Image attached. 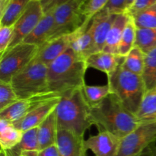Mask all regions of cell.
Here are the masks:
<instances>
[{"instance_id":"6da1fadb","label":"cell","mask_w":156,"mask_h":156,"mask_svg":"<svg viewBox=\"0 0 156 156\" xmlns=\"http://www.w3.org/2000/svg\"><path fill=\"white\" fill-rule=\"evenodd\" d=\"M87 69L86 60L69 48L48 66L49 91L62 96L81 89Z\"/></svg>"},{"instance_id":"7a4b0ae2","label":"cell","mask_w":156,"mask_h":156,"mask_svg":"<svg viewBox=\"0 0 156 156\" xmlns=\"http://www.w3.org/2000/svg\"><path fill=\"white\" fill-rule=\"evenodd\" d=\"M91 116L99 132L108 131L120 140L141 123L114 94H110L101 102L91 107Z\"/></svg>"},{"instance_id":"3957f363","label":"cell","mask_w":156,"mask_h":156,"mask_svg":"<svg viewBox=\"0 0 156 156\" xmlns=\"http://www.w3.org/2000/svg\"><path fill=\"white\" fill-rule=\"evenodd\" d=\"M58 129H67L80 136L94 125L91 116V107L81 89L75 90L61 96L56 108Z\"/></svg>"},{"instance_id":"277c9868","label":"cell","mask_w":156,"mask_h":156,"mask_svg":"<svg viewBox=\"0 0 156 156\" xmlns=\"http://www.w3.org/2000/svg\"><path fill=\"white\" fill-rule=\"evenodd\" d=\"M108 81L111 94L116 95L123 106L136 115L146 92L142 76L128 71L121 63L108 76Z\"/></svg>"},{"instance_id":"5b68a950","label":"cell","mask_w":156,"mask_h":156,"mask_svg":"<svg viewBox=\"0 0 156 156\" xmlns=\"http://www.w3.org/2000/svg\"><path fill=\"white\" fill-rule=\"evenodd\" d=\"M48 66L34 59L25 68L12 77L11 84L19 99L47 92Z\"/></svg>"},{"instance_id":"8992f818","label":"cell","mask_w":156,"mask_h":156,"mask_svg":"<svg viewBox=\"0 0 156 156\" xmlns=\"http://www.w3.org/2000/svg\"><path fill=\"white\" fill-rule=\"evenodd\" d=\"M39 47L21 43L8 49L0 56V81L10 82L12 77L35 59Z\"/></svg>"},{"instance_id":"52a82bcc","label":"cell","mask_w":156,"mask_h":156,"mask_svg":"<svg viewBox=\"0 0 156 156\" xmlns=\"http://www.w3.org/2000/svg\"><path fill=\"white\" fill-rule=\"evenodd\" d=\"M85 1L69 0L53 9L54 27L51 39L73 33L85 22L82 15V6Z\"/></svg>"},{"instance_id":"ba28073f","label":"cell","mask_w":156,"mask_h":156,"mask_svg":"<svg viewBox=\"0 0 156 156\" xmlns=\"http://www.w3.org/2000/svg\"><path fill=\"white\" fill-rule=\"evenodd\" d=\"M156 141V121L143 122L120 140L117 156H136Z\"/></svg>"},{"instance_id":"9c48e42d","label":"cell","mask_w":156,"mask_h":156,"mask_svg":"<svg viewBox=\"0 0 156 156\" xmlns=\"http://www.w3.org/2000/svg\"><path fill=\"white\" fill-rule=\"evenodd\" d=\"M44 15V11L40 0H32L24 13L14 24L13 36L9 48L24 42L25 38L36 27Z\"/></svg>"},{"instance_id":"30bf717a","label":"cell","mask_w":156,"mask_h":156,"mask_svg":"<svg viewBox=\"0 0 156 156\" xmlns=\"http://www.w3.org/2000/svg\"><path fill=\"white\" fill-rule=\"evenodd\" d=\"M59 94L52 91L41 93L27 98L20 99L15 104L0 111V119L14 123L27 115L43 104L59 97Z\"/></svg>"},{"instance_id":"8fae6325","label":"cell","mask_w":156,"mask_h":156,"mask_svg":"<svg viewBox=\"0 0 156 156\" xmlns=\"http://www.w3.org/2000/svg\"><path fill=\"white\" fill-rule=\"evenodd\" d=\"M120 139L108 131H100L97 135L85 140L87 150H91L95 156H117Z\"/></svg>"},{"instance_id":"7c38bea8","label":"cell","mask_w":156,"mask_h":156,"mask_svg":"<svg viewBox=\"0 0 156 156\" xmlns=\"http://www.w3.org/2000/svg\"><path fill=\"white\" fill-rule=\"evenodd\" d=\"M117 14H112L103 9L94 15L91 21V29L94 37L92 54L102 51L106 44V40L111 26Z\"/></svg>"},{"instance_id":"4fadbf2b","label":"cell","mask_w":156,"mask_h":156,"mask_svg":"<svg viewBox=\"0 0 156 156\" xmlns=\"http://www.w3.org/2000/svg\"><path fill=\"white\" fill-rule=\"evenodd\" d=\"M84 136L64 129H58L56 146L59 156H87Z\"/></svg>"},{"instance_id":"5bb4252c","label":"cell","mask_w":156,"mask_h":156,"mask_svg":"<svg viewBox=\"0 0 156 156\" xmlns=\"http://www.w3.org/2000/svg\"><path fill=\"white\" fill-rule=\"evenodd\" d=\"M72 33L50 40L40 46L34 59L49 66L54 60L69 49Z\"/></svg>"},{"instance_id":"9a60e30c","label":"cell","mask_w":156,"mask_h":156,"mask_svg":"<svg viewBox=\"0 0 156 156\" xmlns=\"http://www.w3.org/2000/svg\"><path fill=\"white\" fill-rule=\"evenodd\" d=\"M60 99L61 96H59L43 104L24 117L12 123L17 129L22 132L38 127L45 119L56 110Z\"/></svg>"},{"instance_id":"2e32d148","label":"cell","mask_w":156,"mask_h":156,"mask_svg":"<svg viewBox=\"0 0 156 156\" xmlns=\"http://www.w3.org/2000/svg\"><path fill=\"white\" fill-rule=\"evenodd\" d=\"M91 21H85L80 27L72 33L69 48L75 53L85 60L92 54L94 37L91 29Z\"/></svg>"},{"instance_id":"e0dca14e","label":"cell","mask_w":156,"mask_h":156,"mask_svg":"<svg viewBox=\"0 0 156 156\" xmlns=\"http://www.w3.org/2000/svg\"><path fill=\"white\" fill-rule=\"evenodd\" d=\"M54 27V16L53 10L45 12L44 16L39 21L33 31L25 38L24 43L34 45H43L44 43L50 41L53 34Z\"/></svg>"},{"instance_id":"ac0fdd59","label":"cell","mask_w":156,"mask_h":156,"mask_svg":"<svg viewBox=\"0 0 156 156\" xmlns=\"http://www.w3.org/2000/svg\"><path fill=\"white\" fill-rule=\"evenodd\" d=\"M124 57L112 53L100 51L90 55L86 59L88 68H93L106 73L109 76L115 71L120 64L123 62Z\"/></svg>"},{"instance_id":"d6986e66","label":"cell","mask_w":156,"mask_h":156,"mask_svg":"<svg viewBox=\"0 0 156 156\" xmlns=\"http://www.w3.org/2000/svg\"><path fill=\"white\" fill-rule=\"evenodd\" d=\"M129 15L127 13L117 14L106 40V44L102 51L118 55L119 46L121 41L123 30L126 25Z\"/></svg>"},{"instance_id":"ffe728a7","label":"cell","mask_w":156,"mask_h":156,"mask_svg":"<svg viewBox=\"0 0 156 156\" xmlns=\"http://www.w3.org/2000/svg\"><path fill=\"white\" fill-rule=\"evenodd\" d=\"M58 125L56 111H53L37 127L39 150L56 144Z\"/></svg>"},{"instance_id":"44dd1931","label":"cell","mask_w":156,"mask_h":156,"mask_svg":"<svg viewBox=\"0 0 156 156\" xmlns=\"http://www.w3.org/2000/svg\"><path fill=\"white\" fill-rule=\"evenodd\" d=\"M24 132L17 129L12 122L0 119V146L1 152L16 147L21 141Z\"/></svg>"},{"instance_id":"7402d4cb","label":"cell","mask_w":156,"mask_h":156,"mask_svg":"<svg viewBox=\"0 0 156 156\" xmlns=\"http://www.w3.org/2000/svg\"><path fill=\"white\" fill-rule=\"evenodd\" d=\"M32 0H9L0 12V27L13 26Z\"/></svg>"},{"instance_id":"603a6c76","label":"cell","mask_w":156,"mask_h":156,"mask_svg":"<svg viewBox=\"0 0 156 156\" xmlns=\"http://www.w3.org/2000/svg\"><path fill=\"white\" fill-rule=\"evenodd\" d=\"M136 117L140 123L156 121V88L146 91Z\"/></svg>"},{"instance_id":"cb8c5ba5","label":"cell","mask_w":156,"mask_h":156,"mask_svg":"<svg viewBox=\"0 0 156 156\" xmlns=\"http://www.w3.org/2000/svg\"><path fill=\"white\" fill-rule=\"evenodd\" d=\"M136 27L133 20L132 17H129L126 25L123 30V36L118 50V56L126 57L129 52L135 47L136 37Z\"/></svg>"},{"instance_id":"d4e9b609","label":"cell","mask_w":156,"mask_h":156,"mask_svg":"<svg viewBox=\"0 0 156 156\" xmlns=\"http://www.w3.org/2000/svg\"><path fill=\"white\" fill-rule=\"evenodd\" d=\"M142 78L146 91L156 88V48L146 53Z\"/></svg>"},{"instance_id":"484cf974","label":"cell","mask_w":156,"mask_h":156,"mask_svg":"<svg viewBox=\"0 0 156 156\" xmlns=\"http://www.w3.org/2000/svg\"><path fill=\"white\" fill-rule=\"evenodd\" d=\"M146 54L138 47H134L129 54L124 57L122 66L128 71L142 76L144 69Z\"/></svg>"},{"instance_id":"4316f807","label":"cell","mask_w":156,"mask_h":156,"mask_svg":"<svg viewBox=\"0 0 156 156\" xmlns=\"http://www.w3.org/2000/svg\"><path fill=\"white\" fill-rule=\"evenodd\" d=\"M82 90L85 100L91 108L101 102L111 94V88L108 84L105 85H85L82 87Z\"/></svg>"},{"instance_id":"83f0119b","label":"cell","mask_w":156,"mask_h":156,"mask_svg":"<svg viewBox=\"0 0 156 156\" xmlns=\"http://www.w3.org/2000/svg\"><path fill=\"white\" fill-rule=\"evenodd\" d=\"M135 47L145 54L156 48V29H137Z\"/></svg>"},{"instance_id":"f1b7e54d","label":"cell","mask_w":156,"mask_h":156,"mask_svg":"<svg viewBox=\"0 0 156 156\" xmlns=\"http://www.w3.org/2000/svg\"><path fill=\"white\" fill-rule=\"evenodd\" d=\"M131 17L137 29H156V4Z\"/></svg>"},{"instance_id":"f546056e","label":"cell","mask_w":156,"mask_h":156,"mask_svg":"<svg viewBox=\"0 0 156 156\" xmlns=\"http://www.w3.org/2000/svg\"><path fill=\"white\" fill-rule=\"evenodd\" d=\"M20 100L11 82L0 81V111Z\"/></svg>"},{"instance_id":"4dcf8cb0","label":"cell","mask_w":156,"mask_h":156,"mask_svg":"<svg viewBox=\"0 0 156 156\" xmlns=\"http://www.w3.org/2000/svg\"><path fill=\"white\" fill-rule=\"evenodd\" d=\"M109 0H86L82 6V15L85 21H90L93 17L103 10Z\"/></svg>"},{"instance_id":"1f68e13d","label":"cell","mask_w":156,"mask_h":156,"mask_svg":"<svg viewBox=\"0 0 156 156\" xmlns=\"http://www.w3.org/2000/svg\"><path fill=\"white\" fill-rule=\"evenodd\" d=\"M14 26L0 27V56L8 50L13 36Z\"/></svg>"},{"instance_id":"d6a6232c","label":"cell","mask_w":156,"mask_h":156,"mask_svg":"<svg viewBox=\"0 0 156 156\" xmlns=\"http://www.w3.org/2000/svg\"><path fill=\"white\" fill-rule=\"evenodd\" d=\"M156 4V0H136L130 9L126 12L129 16H133L138 12H142Z\"/></svg>"},{"instance_id":"836d02e7","label":"cell","mask_w":156,"mask_h":156,"mask_svg":"<svg viewBox=\"0 0 156 156\" xmlns=\"http://www.w3.org/2000/svg\"><path fill=\"white\" fill-rule=\"evenodd\" d=\"M126 0H109L104 9L112 14L124 13L126 12Z\"/></svg>"},{"instance_id":"e575fe53","label":"cell","mask_w":156,"mask_h":156,"mask_svg":"<svg viewBox=\"0 0 156 156\" xmlns=\"http://www.w3.org/2000/svg\"><path fill=\"white\" fill-rule=\"evenodd\" d=\"M69 0H41L43 9H44V13L48 11L53 10L55 8L57 7L59 5L66 2Z\"/></svg>"},{"instance_id":"d590c367","label":"cell","mask_w":156,"mask_h":156,"mask_svg":"<svg viewBox=\"0 0 156 156\" xmlns=\"http://www.w3.org/2000/svg\"><path fill=\"white\" fill-rule=\"evenodd\" d=\"M37 156H59L57 146H56V144L53 145L50 147L40 150Z\"/></svg>"},{"instance_id":"8d00e7d4","label":"cell","mask_w":156,"mask_h":156,"mask_svg":"<svg viewBox=\"0 0 156 156\" xmlns=\"http://www.w3.org/2000/svg\"><path fill=\"white\" fill-rule=\"evenodd\" d=\"M136 156H156V146L154 144L151 145Z\"/></svg>"},{"instance_id":"74e56055","label":"cell","mask_w":156,"mask_h":156,"mask_svg":"<svg viewBox=\"0 0 156 156\" xmlns=\"http://www.w3.org/2000/svg\"><path fill=\"white\" fill-rule=\"evenodd\" d=\"M136 0H126V12H127L129 9L131 8V6L133 5V3L135 2Z\"/></svg>"},{"instance_id":"f35d334b","label":"cell","mask_w":156,"mask_h":156,"mask_svg":"<svg viewBox=\"0 0 156 156\" xmlns=\"http://www.w3.org/2000/svg\"><path fill=\"white\" fill-rule=\"evenodd\" d=\"M9 2V0H0V12L5 9Z\"/></svg>"},{"instance_id":"ab89813d","label":"cell","mask_w":156,"mask_h":156,"mask_svg":"<svg viewBox=\"0 0 156 156\" xmlns=\"http://www.w3.org/2000/svg\"><path fill=\"white\" fill-rule=\"evenodd\" d=\"M40 1H41V0H40Z\"/></svg>"}]
</instances>
